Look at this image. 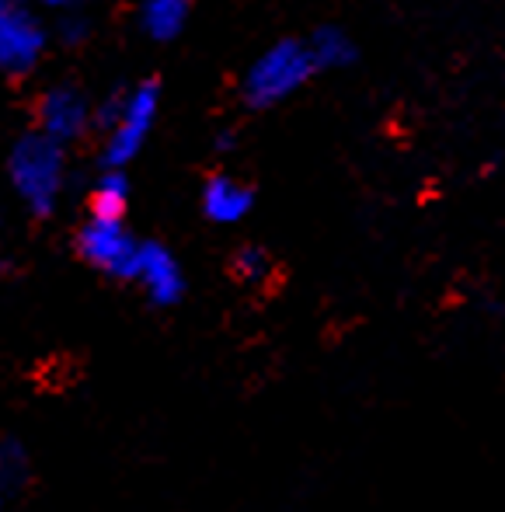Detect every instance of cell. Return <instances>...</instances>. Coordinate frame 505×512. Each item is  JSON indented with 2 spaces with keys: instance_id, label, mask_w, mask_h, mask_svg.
I'll return each mask as SVG.
<instances>
[{
  "instance_id": "cell-7",
  "label": "cell",
  "mask_w": 505,
  "mask_h": 512,
  "mask_svg": "<svg viewBox=\"0 0 505 512\" xmlns=\"http://www.w3.org/2000/svg\"><path fill=\"white\" fill-rule=\"evenodd\" d=\"M133 283L154 307H175L185 297V272L175 251L161 241H143Z\"/></svg>"
},
{
  "instance_id": "cell-5",
  "label": "cell",
  "mask_w": 505,
  "mask_h": 512,
  "mask_svg": "<svg viewBox=\"0 0 505 512\" xmlns=\"http://www.w3.org/2000/svg\"><path fill=\"white\" fill-rule=\"evenodd\" d=\"M35 129L70 150L95 129V105L77 84H53L35 102Z\"/></svg>"
},
{
  "instance_id": "cell-12",
  "label": "cell",
  "mask_w": 505,
  "mask_h": 512,
  "mask_svg": "<svg viewBox=\"0 0 505 512\" xmlns=\"http://www.w3.org/2000/svg\"><path fill=\"white\" fill-rule=\"evenodd\" d=\"M230 269H234V276L241 279L244 286H262L265 279L272 276V258H269V251L258 248V244H244V248L234 251Z\"/></svg>"
},
{
  "instance_id": "cell-8",
  "label": "cell",
  "mask_w": 505,
  "mask_h": 512,
  "mask_svg": "<svg viewBox=\"0 0 505 512\" xmlns=\"http://www.w3.org/2000/svg\"><path fill=\"white\" fill-rule=\"evenodd\" d=\"M202 216L216 227H234V223L248 220V213L255 209V189L244 178L230 175V171H213L202 182L199 192Z\"/></svg>"
},
{
  "instance_id": "cell-14",
  "label": "cell",
  "mask_w": 505,
  "mask_h": 512,
  "mask_svg": "<svg viewBox=\"0 0 505 512\" xmlns=\"http://www.w3.org/2000/svg\"><path fill=\"white\" fill-rule=\"evenodd\" d=\"M18 4H21V0H0V21H4L7 14H11V11H14V7H18Z\"/></svg>"
},
{
  "instance_id": "cell-2",
  "label": "cell",
  "mask_w": 505,
  "mask_h": 512,
  "mask_svg": "<svg viewBox=\"0 0 505 512\" xmlns=\"http://www.w3.org/2000/svg\"><path fill=\"white\" fill-rule=\"evenodd\" d=\"M7 182L32 216H53L67 185V147L42 136L39 129L21 133L7 154Z\"/></svg>"
},
{
  "instance_id": "cell-11",
  "label": "cell",
  "mask_w": 505,
  "mask_h": 512,
  "mask_svg": "<svg viewBox=\"0 0 505 512\" xmlns=\"http://www.w3.org/2000/svg\"><path fill=\"white\" fill-rule=\"evenodd\" d=\"M129 175L126 171H101L95 189L88 199V213L91 216H108V220H126L129 209Z\"/></svg>"
},
{
  "instance_id": "cell-3",
  "label": "cell",
  "mask_w": 505,
  "mask_h": 512,
  "mask_svg": "<svg viewBox=\"0 0 505 512\" xmlns=\"http://www.w3.org/2000/svg\"><path fill=\"white\" fill-rule=\"evenodd\" d=\"M314 74L317 63L310 56L307 39H293V35L279 39L248 63L241 77V102L251 112H269V108L300 95Z\"/></svg>"
},
{
  "instance_id": "cell-9",
  "label": "cell",
  "mask_w": 505,
  "mask_h": 512,
  "mask_svg": "<svg viewBox=\"0 0 505 512\" xmlns=\"http://www.w3.org/2000/svg\"><path fill=\"white\" fill-rule=\"evenodd\" d=\"M196 0H136V28L150 42H175L192 18Z\"/></svg>"
},
{
  "instance_id": "cell-13",
  "label": "cell",
  "mask_w": 505,
  "mask_h": 512,
  "mask_svg": "<svg viewBox=\"0 0 505 512\" xmlns=\"http://www.w3.org/2000/svg\"><path fill=\"white\" fill-rule=\"evenodd\" d=\"M88 35H91V18H84L81 11L60 14V42H67V46H81V42H88Z\"/></svg>"
},
{
  "instance_id": "cell-1",
  "label": "cell",
  "mask_w": 505,
  "mask_h": 512,
  "mask_svg": "<svg viewBox=\"0 0 505 512\" xmlns=\"http://www.w3.org/2000/svg\"><path fill=\"white\" fill-rule=\"evenodd\" d=\"M161 115V81L133 84L95 105V129H101V171H126L143 154Z\"/></svg>"
},
{
  "instance_id": "cell-4",
  "label": "cell",
  "mask_w": 505,
  "mask_h": 512,
  "mask_svg": "<svg viewBox=\"0 0 505 512\" xmlns=\"http://www.w3.org/2000/svg\"><path fill=\"white\" fill-rule=\"evenodd\" d=\"M77 258L91 265L105 279L115 283H133L136 262H140L143 241L129 230L126 220H108V216H84L74 234Z\"/></svg>"
},
{
  "instance_id": "cell-10",
  "label": "cell",
  "mask_w": 505,
  "mask_h": 512,
  "mask_svg": "<svg viewBox=\"0 0 505 512\" xmlns=\"http://www.w3.org/2000/svg\"><path fill=\"white\" fill-rule=\"evenodd\" d=\"M310 56H314L317 70H345L356 63L359 49L352 42V35L338 25H317L307 39Z\"/></svg>"
},
{
  "instance_id": "cell-15",
  "label": "cell",
  "mask_w": 505,
  "mask_h": 512,
  "mask_svg": "<svg viewBox=\"0 0 505 512\" xmlns=\"http://www.w3.org/2000/svg\"><path fill=\"white\" fill-rule=\"evenodd\" d=\"M0 512H4V495H0Z\"/></svg>"
},
{
  "instance_id": "cell-6",
  "label": "cell",
  "mask_w": 505,
  "mask_h": 512,
  "mask_svg": "<svg viewBox=\"0 0 505 512\" xmlns=\"http://www.w3.org/2000/svg\"><path fill=\"white\" fill-rule=\"evenodd\" d=\"M49 46V32L28 7H14L0 21V74L4 77H28L42 63Z\"/></svg>"
}]
</instances>
